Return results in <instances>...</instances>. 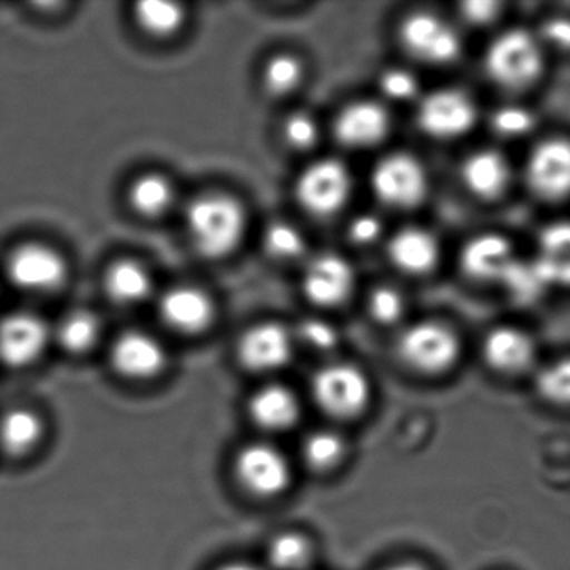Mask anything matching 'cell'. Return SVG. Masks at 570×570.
<instances>
[{"mask_svg":"<svg viewBox=\"0 0 570 570\" xmlns=\"http://www.w3.org/2000/svg\"><path fill=\"white\" fill-rule=\"evenodd\" d=\"M153 279L148 269L136 262H119L106 275L109 298L119 305H136L145 302L151 293Z\"/></svg>","mask_w":570,"mask_h":570,"instance_id":"cell-24","label":"cell"},{"mask_svg":"<svg viewBox=\"0 0 570 570\" xmlns=\"http://www.w3.org/2000/svg\"><path fill=\"white\" fill-rule=\"evenodd\" d=\"M6 273L12 285L31 293H51L68 275L62 256L49 246L28 243L9 255Z\"/></svg>","mask_w":570,"mask_h":570,"instance_id":"cell-7","label":"cell"},{"mask_svg":"<svg viewBox=\"0 0 570 570\" xmlns=\"http://www.w3.org/2000/svg\"><path fill=\"white\" fill-rule=\"evenodd\" d=\"M235 473L246 492L265 499L285 492L292 480L288 460L268 443H252L239 450Z\"/></svg>","mask_w":570,"mask_h":570,"instance_id":"cell-6","label":"cell"},{"mask_svg":"<svg viewBox=\"0 0 570 570\" xmlns=\"http://www.w3.org/2000/svg\"><path fill=\"white\" fill-rule=\"evenodd\" d=\"M372 186L385 205L412 208L425 198V169L412 156H386L373 169Z\"/></svg>","mask_w":570,"mask_h":570,"instance_id":"cell-9","label":"cell"},{"mask_svg":"<svg viewBox=\"0 0 570 570\" xmlns=\"http://www.w3.org/2000/svg\"><path fill=\"white\" fill-rule=\"evenodd\" d=\"M380 233H382V223L372 215L358 216L350 225V236H352L353 243H358V245H370L379 238Z\"/></svg>","mask_w":570,"mask_h":570,"instance_id":"cell-40","label":"cell"},{"mask_svg":"<svg viewBox=\"0 0 570 570\" xmlns=\"http://www.w3.org/2000/svg\"><path fill=\"white\" fill-rule=\"evenodd\" d=\"M527 181L540 198L570 196V142L549 139L537 146L527 163Z\"/></svg>","mask_w":570,"mask_h":570,"instance_id":"cell-12","label":"cell"},{"mask_svg":"<svg viewBox=\"0 0 570 570\" xmlns=\"http://www.w3.org/2000/svg\"><path fill=\"white\" fill-rule=\"evenodd\" d=\"M312 557V543L299 533H282L268 547V560L276 570H305Z\"/></svg>","mask_w":570,"mask_h":570,"instance_id":"cell-29","label":"cell"},{"mask_svg":"<svg viewBox=\"0 0 570 570\" xmlns=\"http://www.w3.org/2000/svg\"><path fill=\"white\" fill-rule=\"evenodd\" d=\"M390 258L402 272L422 275L439 259V243L432 233L422 228H406L393 236L389 246Z\"/></svg>","mask_w":570,"mask_h":570,"instance_id":"cell-22","label":"cell"},{"mask_svg":"<svg viewBox=\"0 0 570 570\" xmlns=\"http://www.w3.org/2000/svg\"><path fill=\"white\" fill-rule=\"evenodd\" d=\"M111 362L116 372L126 379L146 380L165 368L166 353L155 336L126 332L112 345Z\"/></svg>","mask_w":570,"mask_h":570,"instance_id":"cell-15","label":"cell"},{"mask_svg":"<svg viewBox=\"0 0 570 570\" xmlns=\"http://www.w3.org/2000/svg\"><path fill=\"white\" fill-rule=\"evenodd\" d=\"M355 285V273L342 256L323 253L308 263L303 289L316 305L335 306L345 302Z\"/></svg>","mask_w":570,"mask_h":570,"instance_id":"cell-13","label":"cell"},{"mask_svg":"<svg viewBox=\"0 0 570 570\" xmlns=\"http://www.w3.org/2000/svg\"><path fill=\"white\" fill-rule=\"evenodd\" d=\"M403 362L425 375L446 372L459 358L455 333L442 323L423 322L410 326L399 342Z\"/></svg>","mask_w":570,"mask_h":570,"instance_id":"cell-4","label":"cell"},{"mask_svg":"<svg viewBox=\"0 0 570 570\" xmlns=\"http://www.w3.org/2000/svg\"><path fill=\"white\" fill-rule=\"evenodd\" d=\"M99 320L88 309L69 313L58 330V338L65 350L71 353L88 352L99 338Z\"/></svg>","mask_w":570,"mask_h":570,"instance_id":"cell-28","label":"cell"},{"mask_svg":"<svg viewBox=\"0 0 570 570\" xmlns=\"http://www.w3.org/2000/svg\"><path fill=\"white\" fill-rule=\"evenodd\" d=\"M542 36L553 48L570 51V19H552L543 26Z\"/></svg>","mask_w":570,"mask_h":570,"instance_id":"cell-41","label":"cell"},{"mask_svg":"<svg viewBox=\"0 0 570 570\" xmlns=\"http://www.w3.org/2000/svg\"><path fill=\"white\" fill-rule=\"evenodd\" d=\"M129 202L139 215L161 216L175 203V189L165 176H141L129 189Z\"/></svg>","mask_w":570,"mask_h":570,"instance_id":"cell-26","label":"cell"},{"mask_svg":"<svg viewBox=\"0 0 570 570\" xmlns=\"http://www.w3.org/2000/svg\"><path fill=\"white\" fill-rule=\"evenodd\" d=\"M400 39L406 51L430 65H449L462 51L459 32L433 14H413L400 29Z\"/></svg>","mask_w":570,"mask_h":570,"instance_id":"cell-8","label":"cell"},{"mask_svg":"<svg viewBox=\"0 0 570 570\" xmlns=\"http://www.w3.org/2000/svg\"><path fill=\"white\" fill-rule=\"evenodd\" d=\"M385 570H425L422 566H419V563H410V562H403V563H396V566L389 567V569Z\"/></svg>","mask_w":570,"mask_h":570,"instance_id":"cell-44","label":"cell"},{"mask_svg":"<svg viewBox=\"0 0 570 570\" xmlns=\"http://www.w3.org/2000/svg\"><path fill=\"white\" fill-rule=\"evenodd\" d=\"M42 422L31 410H9L0 419V446L12 456L31 452L42 436Z\"/></svg>","mask_w":570,"mask_h":570,"instance_id":"cell-25","label":"cell"},{"mask_svg":"<svg viewBox=\"0 0 570 570\" xmlns=\"http://www.w3.org/2000/svg\"><path fill=\"white\" fill-rule=\"evenodd\" d=\"M292 336L278 323H263L239 340V362L253 372H273L292 358Z\"/></svg>","mask_w":570,"mask_h":570,"instance_id":"cell-14","label":"cell"},{"mask_svg":"<svg viewBox=\"0 0 570 570\" xmlns=\"http://www.w3.org/2000/svg\"><path fill=\"white\" fill-rule=\"evenodd\" d=\"M249 416L266 432H285L298 422V399L286 386H265L253 395Z\"/></svg>","mask_w":570,"mask_h":570,"instance_id":"cell-20","label":"cell"},{"mask_svg":"<svg viewBox=\"0 0 570 570\" xmlns=\"http://www.w3.org/2000/svg\"><path fill=\"white\" fill-rule=\"evenodd\" d=\"M345 455V442L338 433L318 430L309 433L303 443V456L313 470L325 472L338 465Z\"/></svg>","mask_w":570,"mask_h":570,"instance_id":"cell-30","label":"cell"},{"mask_svg":"<svg viewBox=\"0 0 570 570\" xmlns=\"http://www.w3.org/2000/svg\"><path fill=\"white\" fill-rule=\"evenodd\" d=\"M352 191V176L336 159H322L299 176L296 196L313 216H332L343 208Z\"/></svg>","mask_w":570,"mask_h":570,"instance_id":"cell-5","label":"cell"},{"mask_svg":"<svg viewBox=\"0 0 570 570\" xmlns=\"http://www.w3.org/2000/svg\"><path fill=\"white\" fill-rule=\"evenodd\" d=\"M159 312L166 325L176 332L193 335L212 325L215 306L202 289L179 286L165 293Z\"/></svg>","mask_w":570,"mask_h":570,"instance_id":"cell-16","label":"cell"},{"mask_svg":"<svg viewBox=\"0 0 570 570\" xmlns=\"http://www.w3.org/2000/svg\"><path fill=\"white\" fill-rule=\"evenodd\" d=\"M492 126L500 136L517 138L523 136L533 128L532 112L520 106H505L495 111L492 118Z\"/></svg>","mask_w":570,"mask_h":570,"instance_id":"cell-35","label":"cell"},{"mask_svg":"<svg viewBox=\"0 0 570 570\" xmlns=\"http://www.w3.org/2000/svg\"><path fill=\"white\" fill-rule=\"evenodd\" d=\"M535 343L527 333L510 326L493 330L483 343L487 363L497 372L519 375L535 362Z\"/></svg>","mask_w":570,"mask_h":570,"instance_id":"cell-18","label":"cell"},{"mask_svg":"<svg viewBox=\"0 0 570 570\" xmlns=\"http://www.w3.org/2000/svg\"><path fill=\"white\" fill-rule=\"evenodd\" d=\"M485 69L502 88H527L542 71L539 42L525 31L505 32L487 51Z\"/></svg>","mask_w":570,"mask_h":570,"instance_id":"cell-2","label":"cell"},{"mask_svg":"<svg viewBox=\"0 0 570 570\" xmlns=\"http://www.w3.org/2000/svg\"><path fill=\"white\" fill-rule=\"evenodd\" d=\"M515 259L510 243L499 235L476 236L462 252L463 269L480 282H502Z\"/></svg>","mask_w":570,"mask_h":570,"instance_id":"cell-19","label":"cell"},{"mask_svg":"<svg viewBox=\"0 0 570 570\" xmlns=\"http://www.w3.org/2000/svg\"><path fill=\"white\" fill-rule=\"evenodd\" d=\"M499 9L495 2H466L462 6V16L473 24H485L497 18Z\"/></svg>","mask_w":570,"mask_h":570,"instance_id":"cell-42","label":"cell"},{"mask_svg":"<svg viewBox=\"0 0 570 570\" xmlns=\"http://www.w3.org/2000/svg\"><path fill=\"white\" fill-rule=\"evenodd\" d=\"M476 109L470 96L456 89L432 92L419 108V125L433 138H456L472 128Z\"/></svg>","mask_w":570,"mask_h":570,"instance_id":"cell-10","label":"cell"},{"mask_svg":"<svg viewBox=\"0 0 570 570\" xmlns=\"http://www.w3.org/2000/svg\"><path fill=\"white\" fill-rule=\"evenodd\" d=\"M186 228L193 245L203 256L223 258L242 243L246 228L245 212L229 196H202L188 206Z\"/></svg>","mask_w":570,"mask_h":570,"instance_id":"cell-1","label":"cell"},{"mask_svg":"<svg viewBox=\"0 0 570 570\" xmlns=\"http://www.w3.org/2000/svg\"><path fill=\"white\" fill-rule=\"evenodd\" d=\"M380 88L385 92L386 98L395 99V101H409L419 92V82H416L415 76L405 69H390L380 79Z\"/></svg>","mask_w":570,"mask_h":570,"instance_id":"cell-38","label":"cell"},{"mask_svg":"<svg viewBox=\"0 0 570 570\" xmlns=\"http://www.w3.org/2000/svg\"><path fill=\"white\" fill-rule=\"evenodd\" d=\"M303 69L298 59L293 56H276L266 65L263 72L265 88L272 95L283 96L292 92L302 81Z\"/></svg>","mask_w":570,"mask_h":570,"instance_id":"cell-33","label":"cell"},{"mask_svg":"<svg viewBox=\"0 0 570 570\" xmlns=\"http://www.w3.org/2000/svg\"><path fill=\"white\" fill-rule=\"evenodd\" d=\"M49 330L32 313H12L0 320V362L14 368L35 363L46 350Z\"/></svg>","mask_w":570,"mask_h":570,"instance_id":"cell-11","label":"cell"},{"mask_svg":"<svg viewBox=\"0 0 570 570\" xmlns=\"http://www.w3.org/2000/svg\"><path fill=\"white\" fill-rule=\"evenodd\" d=\"M533 263L549 285H570V222L543 229Z\"/></svg>","mask_w":570,"mask_h":570,"instance_id":"cell-23","label":"cell"},{"mask_svg":"<svg viewBox=\"0 0 570 570\" xmlns=\"http://www.w3.org/2000/svg\"><path fill=\"white\" fill-rule=\"evenodd\" d=\"M312 390L320 409L335 419H353L368 405V379L350 363H332L320 370L313 376Z\"/></svg>","mask_w":570,"mask_h":570,"instance_id":"cell-3","label":"cell"},{"mask_svg":"<svg viewBox=\"0 0 570 570\" xmlns=\"http://www.w3.org/2000/svg\"><path fill=\"white\" fill-rule=\"evenodd\" d=\"M462 179L466 188L479 198H497L509 185V163L500 153L482 149L466 159L462 168Z\"/></svg>","mask_w":570,"mask_h":570,"instance_id":"cell-21","label":"cell"},{"mask_svg":"<svg viewBox=\"0 0 570 570\" xmlns=\"http://www.w3.org/2000/svg\"><path fill=\"white\" fill-rule=\"evenodd\" d=\"M283 135H285L286 142L293 148L308 149L318 139V126L312 116L298 112V115L289 116L286 119Z\"/></svg>","mask_w":570,"mask_h":570,"instance_id":"cell-37","label":"cell"},{"mask_svg":"<svg viewBox=\"0 0 570 570\" xmlns=\"http://www.w3.org/2000/svg\"><path fill=\"white\" fill-rule=\"evenodd\" d=\"M368 308L373 318L380 323H393L402 316L405 303L396 289L382 286L370 296Z\"/></svg>","mask_w":570,"mask_h":570,"instance_id":"cell-36","label":"cell"},{"mask_svg":"<svg viewBox=\"0 0 570 570\" xmlns=\"http://www.w3.org/2000/svg\"><path fill=\"white\" fill-rule=\"evenodd\" d=\"M390 118L376 102H355L340 112L335 122V135L348 148H370L385 138Z\"/></svg>","mask_w":570,"mask_h":570,"instance_id":"cell-17","label":"cell"},{"mask_svg":"<svg viewBox=\"0 0 570 570\" xmlns=\"http://www.w3.org/2000/svg\"><path fill=\"white\" fill-rule=\"evenodd\" d=\"M136 21L139 28L156 38L175 35L185 21L181 6L163 0H146L136 6Z\"/></svg>","mask_w":570,"mask_h":570,"instance_id":"cell-27","label":"cell"},{"mask_svg":"<svg viewBox=\"0 0 570 570\" xmlns=\"http://www.w3.org/2000/svg\"><path fill=\"white\" fill-rule=\"evenodd\" d=\"M299 335L316 350L333 348L338 340L335 328L323 320H305L299 326Z\"/></svg>","mask_w":570,"mask_h":570,"instance_id":"cell-39","label":"cell"},{"mask_svg":"<svg viewBox=\"0 0 570 570\" xmlns=\"http://www.w3.org/2000/svg\"><path fill=\"white\" fill-rule=\"evenodd\" d=\"M265 246L269 255L279 259L298 258L305 252V238L288 223H275L265 235Z\"/></svg>","mask_w":570,"mask_h":570,"instance_id":"cell-34","label":"cell"},{"mask_svg":"<svg viewBox=\"0 0 570 570\" xmlns=\"http://www.w3.org/2000/svg\"><path fill=\"white\" fill-rule=\"evenodd\" d=\"M535 383L543 400L570 409V358L559 360L540 370Z\"/></svg>","mask_w":570,"mask_h":570,"instance_id":"cell-32","label":"cell"},{"mask_svg":"<svg viewBox=\"0 0 570 570\" xmlns=\"http://www.w3.org/2000/svg\"><path fill=\"white\" fill-rule=\"evenodd\" d=\"M218 570H259L258 567L249 566V563L233 562L226 563V566L219 567Z\"/></svg>","mask_w":570,"mask_h":570,"instance_id":"cell-43","label":"cell"},{"mask_svg":"<svg viewBox=\"0 0 570 570\" xmlns=\"http://www.w3.org/2000/svg\"><path fill=\"white\" fill-rule=\"evenodd\" d=\"M509 288L510 295L515 298L517 303H533L546 292L547 279L543 278L535 263H513L512 268L507 272L502 279Z\"/></svg>","mask_w":570,"mask_h":570,"instance_id":"cell-31","label":"cell"}]
</instances>
